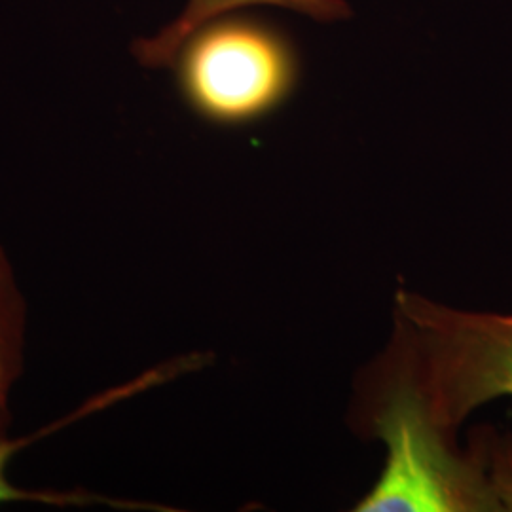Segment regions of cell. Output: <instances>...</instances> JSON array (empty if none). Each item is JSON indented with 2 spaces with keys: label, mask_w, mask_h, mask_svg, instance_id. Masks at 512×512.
Wrapping results in <instances>:
<instances>
[{
  "label": "cell",
  "mask_w": 512,
  "mask_h": 512,
  "mask_svg": "<svg viewBox=\"0 0 512 512\" xmlns=\"http://www.w3.org/2000/svg\"><path fill=\"white\" fill-rule=\"evenodd\" d=\"M370 378L456 435L476 408L512 399V313L456 310L399 291L395 334Z\"/></svg>",
  "instance_id": "1"
},
{
  "label": "cell",
  "mask_w": 512,
  "mask_h": 512,
  "mask_svg": "<svg viewBox=\"0 0 512 512\" xmlns=\"http://www.w3.org/2000/svg\"><path fill=\"white\" fill-rule=\"evenodd\" d=\"M366 431L384 440L387 463L355 511H503L495 490L488 429L459 450L404 395L368 387Z\"/></svg>",
  "instance_id": "2"
},
{
  "label": "cell",
  "mask_w": 512,
  "mask_h": 512,
  "mask_svg": "<svg viewBox=\"0 0 512 512\" xmlns=\"http://www.w3.org/2000/svg\"><path fill=\"white\" fill-rule=\"evenodd\" d=\"M184 103L215 126L238 128L279 109L298 80L293 44L266 21L209 19L175 57Z\"/></svg>",
  "instance_id": "3"
},
{
  "label": "cell",
  "mask_w": 512,
  "mask_h": 512,
  "mask_svg": "<svg viewBox=\"0 0 512 512\" xmlns=\"http://www.w3.org/2000/svg\"><path fill=\"white\" fill-rule=\"evenodd\" d=\"M198 368V359L196 355H186V357H177L169 363L150 368L143 372L139 378L107 389L99 395H93L86 403L80 404L76 410L61 416L59 420L52 421L44 427H38L31 435L25 437H8L0 442V505L6 503H40V505H52V507H112V509H139V503L133 501H124V499H114L107 495L95 494L88 490H40V488H23L10 480L8 469L12 465L14 458L18 456L21 450L29 448L31 444H37L40 440L48 439L61 429H67L78 421L90 418L92 414L103 412L114 404L122 403L126 399H131L133 395L145 393L148 389L156 385L165 384L173 378H179L190 370Z\"/></svg>",
  "instance_id": "4"
},
{
  "label": "cell",
  "mask_w": 512,
  "mask_h": 512,
  "mask_svg": "<svg viewBox=\"0 0 512 512\" xmlns=\"http://www.w3.org/2000/svg\"><path fill=\"white\" fill-rule=\"evenodd\" d=\"M247 6L289 8L317 21H338L351 16L346 0H188L183 14L167 25L160 35L137 40L133 44V55L145 67H169L175 63L186 38L203 23Z\"/></svg>",
  "instance_id": "5"
},
{
  "label": "cell",
  "mask_w": 512,
  "mask_h": 512,
  "mask_svg": "<svg viewBox=\"0 0 512 512\" xmlns=\"http://www.w3.org/2000/svg\"><path fill=\"white\" fill-rule=\"evenodd\" d=\"M27 313L14 262L0 245V442L10 437V401L25 366Z\"/></svg>",
  "instance_id": "6"
}]
</instances>
